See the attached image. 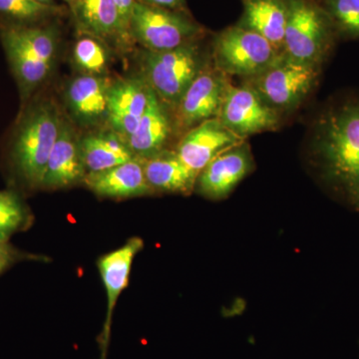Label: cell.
I'll return each instance as SVG.
<instances>
[{
    "instance_id": "7402d4cb",
    "label": "cell",
    "mask_w": 359,
    "mask_h": 359,
    "mask_svg": "<svg viewBox=\"0 0 359 359\" xmlns=\"http://www.w3.org/2000/svg\"><path fill=\"white\" fill-rule=\"evenodd\" d=\"M82 160L87 173H97L134 159L135 155L118 136L94 134L80 142Z\"/></svg>"
},
{
    "instance_id": "4dcf8cb0",
    "label": "cell",
    "mask_w": 359,
    "mask_h": 359,
    "mask_svg": "<svg viewBox=\"0 0 359 359\" xmlns=\"http://www.w3.org/2000/svg\"><path fill=\"white\" fill-rule=\"evenodd\" d=\"M65 1L70 2V4H73V2L75 1V0H65Z\"/></svg>"
},
{
    "instance_id": "ba28073f",
    "label": "cell",
    "mask_w": 359,
    "mask_h": 359,
    "mask_svg": "<svg viewBox=\"0 0 359 359\" xmlns=\"http://www.w3.org/2000/svg\"><path fill=\"white\" fill-rule=\"evenodd\" d=\"M320 73V66L304 65L283 53L275 65L250 78L249 86L276 112H287L299 107L313 91Z\"/></svg>"
},
{
    "instance_id": "30bf717a",
    "label": "cell",
    "mask_w": 359,
    "mask_h": 359,
    "mask_svg": "<svg viewBox=\"0 0 359 359\" xmlns=\"http://www.w3.org/2000/svg\"><path fill=\"white\" fill-rule=\"evenodd\" d=\"M229 85L224 73L205 66L175 107L179 128L189 131L218 117Z\"/></svg>"
},
{
    "instance_id": "9a60e30c",
    "label": "cell",
    "mask_w": 359,
    "mask_h": 359,
    "mask_svg": "<svg viewBox=\"0 0 359 359\" xmlns=\"http://www.w3.org/2000/svg\"><path fill=\"white\" fill-rule=\"evenodd\" d=\"M86 168L74 131L61 120L57 140L52 148L40 186L60 189L84 181Z\"/></svg>"
},
{
    "instance_id": "3957f363",
    "label": "cell",
    "mask_w": 359,
    "mask_h": 359,
    "mask_svg": "<svg viewBox=\"0 0 359 359\" xmlns=\"http://www.w3.org/2000/svg\"><path fill=\"white\" fill-rule=\"evenodd\" d=\"M332 18L313 0H287L283 53L304 65L320 66L334 46Z\"/></svg>"
},
{
    "instance_id": "ac0fdd59",
    "label": "cell",
    "mask_w": 359,
    "mask_h": 359,
    "mask_svg": "<svg viewBox=\"0 0 359 359\" xmlns=\"http://www.w3.org/2000/svg\"><path fill=\"white\" fill-rule=\"evenodd\" d=\"M171 133V122L164 103L152 88L145 112L136 131L127 139V146L139 159H146L162 152Z\"/></svg>"
},
{
    "instance_id": "f1b7e54d",
    "label": "cell",
    "mask_w": 359,
    "mask_h": 359,
    "mask_svg": "<svg viewBox=\"0 0 359 359\" xmlns=\"http://www.w3.org/2000/svg\"><path fill=\"white\" fill-rule=\"evenodd\" d=\"M136 1L171 9V11H183V13L186 9V0H136Z\"/></svg>"
},
{
    "instance_id": "ffe728a7",
    "label": "cell",
    "mask_w": 359,
    "mask_h": 359,
    "mask_svg": "<svg viewBox=\"0 0 359 359\" xmlns=\"http://www.w3.org/2000/svg\"><path fill=\"white\" fill-rule=\"evenodd\" d=\"M287 22V0H245L238 25L259 33L283 53Z\"/></svg>"
},
{
    "instance_id": "603a6c76",
    "label": "cell",
    "mask_w": 359,
    "mask_h": 359,
    "mask_svg": "<svg viewBox=\"0 0 359 359\" xmlns=\"http://www.w3.org/2000/svg\"><path fill=\"white\" fill-rule=\"evenodd\" d=\"M59 13L57 7L36 0H0V15L13 25H34Z\"/></svg>"
},
{
    "instance_id": "9c48e42d",
    "label": "cell",
    "mask_w": 359,
    "mask_h": 359,
    "mask_svg": "<svg viewBox=\"0 0 359 359\" xmlns=\"http://www.w3.org/2000/svg\"><path fill=\"white\" fill-rule=\"evenodd\" d=\"M218 119L226 128L247 140L252 135L273 131L280 125V116L264 102L249 85H229Z\"/></svg>"
},
{
    "instance_id": "52a82bcc",
    "label": "cell",
    "mask_w": 359,
    "mask_h": 359,
    "mask_svg": "<svg viewBox=\"0 0 359 359\" xmlns=\"http://www.w3.org/2000/svg\"><path fill=\"white\" fill-rule=\"evenodd\" d=\"M283 53L259 33L231 26L214 40L215 65L226 75L254 78L278 62Z\"/></svg>"
},
{
    "instance_id": "2e32d148",
    "label": "cell",
    "mask_w": 359,
    "mask_h": 359,
    "mask_svg": "<svg viewBox=\"0 0 359 359\" xmlns=\"http://www.w3.org/2000/svg\"><path fill=\"white\" fill-rule=\"evenodd\" d=\"M84 183L96 195L115 199L139 197L154 192L146 180L139 158L105 171L87 173Z\"/></svg>"
},
{
    "instance_id": "8992f818",
    "label": "cell",
    "mask_w": 359,
    "mask_h": 359,
    "mask_svg": "<svg viewBox=\"0 0 359 359\" xmlns=\"http://www.w3.org/2000/svg\"><path fill=\"white\" fill-rule=\"evenodd\" d=\"M204 32L183 11L135 2L130 35L149 51H168L192 43Z\"/></svg>"
},
{
    "instance_id": "cb8c5ba5",
    "label": "cell",
    "mask_w": 359,
    "mask_h": 359,
    "mask_svg": "<svg viewBox=\"0 0 359 359\" xmlns=\"http://www.w3.org/2000/svg\"><path fill=\"white\" fill-rule=\"evenodd\" d=\"M325 8L337 32L359 39V0H325Z\"/></svg>"
},
{
    "instance_id": "8fae6325",
    "label": "cell",
    "mask_w": 359,
    "mask_h": 359,
    "mask_svg": "<svg viewBox=\"0 0 359 359\" xmlns=\"http://www.w3.org/2000/svg\"><path fill=\"white\" fill-rule=\"evenodd\" d=\"M254 168L250 146L244 142L212 160L201 171L196 186L208 199H226Z\"/></svg>"
},
{
    "instance_id": "5b68a950",
    "label": "cell",
    "mask_w": 359,
    "mask_h": 359,
    "mask_svg": "<svg viewBox=\"0 0 359 359\" xmlns=\"http://www.w3.org/2000/svg\"><path fill=\"white\" fill-rule=\"evenodd\" d=\"M142 63L144 80L162 102L173 107L207 66L197 41L172 50H147Z\"/></svg>"
},
{
    "instance_id": "7c38bea8",
    "label": "cell",
    "mask_w": 359,
    "mask_h": 359,
    "mask_svg": "<svg viewBox=\"0 0 359 359\" xmlns=\"http://www.w3.org/2000/svg\"><path fill=\"white\" fill-rule=\"evenodd\" d=\"M244 142L245 139L226 128L218 118H212L189 130L180 142L176 154L199 176L212 160Z\"/></svg>"
},
{
    "instance_id": "4fadbf2b",
    "label": "cell",
    "mask_w": 359,
    "mask_h": 359,
    "mask_svg": "<svg viewBox=\"0 0 359 359\" xmlns=\"http://www.w3.org/2000/svg\"><path fill=\"white\" fill-rule=\"evenodd\" d=\"M144 243L140 238H130L128 242L119 249L101 257L98 261L99 273L102 278L107 294V314L104 323L102 334L99 339L101 358L106 359L109 346L111 325H112L113 311L123 290L129 283L132 264L135 257L143 249Z\"/></svg>"
},
{
    "instance_id": "e0dca14e",
    "label": "cell",
    "mask_w": 359,
    "mask_h": 359,
    "mask_svg": "<svg viewBox=\"0 0 359 359\" xmlns=\"http://www.w3.org/2000/svg\"><path fill=\"white\" fill-rule=\"evenodd\" d=\"M72 4L75 20L82 32L99 39H132L114 0H75Z\"/></svg>"
},
{
    "instance_id": "7a4b0ae2",
    "label": "cell",
    "mask_w": 359,
    "mask_h": 359,
    "mask_svg": "<svg viewBox=\"0 0 359 359\" xmlns=\"http://www.w3.org/2000/svg\"><path fill=\"white\" fill-rule=\"evenodd\" d=\"M1 40L26 95L48 76L57 52V32L51 26L9 25L2 28Z\"/></svg>"
},
{
    "instance_id": "4316f807",
    "label": "cell",
    "mask_w": 359,
    "mask_h": 359,
    "mask_svg": "<svg viewBox=\"0 0 359 359\" xmlns=\"http://www.w3.org/2000/svg\"><path fill=\"white\" fill-rule=\"evenodd\" d=\"M18 255L6 240L0 238V273L14 263Z\"/></svg>"
},
{
    "instance_id": "d4e9b609",
    "label": "cell",
    "mask_w": 359,
    "mask_h": 359,
    "mask_svg": "<svg viewBox=\"0 0 359 359\" xmlns=\"http://www.w3.org/2000/svg\"><path fill=\"white\" fill-rule=\"evenodd\" d=\"M74 59L81 69L91 75L103 72L107 66V52L96 37L88 34L75 44Z\"/></svg>"
},
{
    "instance_id": "44dd1931",
    "label": "cell",
    "mask_w": 359,
    "mask_h": 359,
    "mask_svg": "<svg viewBox=\"0 0 359 359\" xmlns=\"http://www.w3.org/2000/svg\"><path fill=\"white\" fill-rule=\"evenodd\" d=\"M141 160L146 180L154 191L190 193L197 183L198 174L187 167L176 153L162 151Z\"/></svg>"
},
{
    "instance_id": "6da1fadb",
    "label": "cell",
    "mask_w": 359,
    "mask_h": 359,
    "mask_svg": "<svg viewBox=\"0 0 359 359\" xmlns=\"http://www.w3.org/2000/svg\"><path fill=\"white\" fill-rule=\"evenodd\" d=\"M311 159L321 182L359 212V99H346L318 118Z\"/></svg>"
},
{
    "instance_id": "83f0119b",
    "label": "cell",
    "mask_w": 359,
    "mask_h": 359,
    "mask_svg": "<svg viewBox=\"0 0 359 359\" xmlns=\"http://www.w3.org/2000/svg\"><path fill=\"white\" fill-rule=\"evenodd\" d=\"M114 2L118 11H119L120 15H121L124 25L126 26L130 32V21H131L136 0H114Z\"/></svg>"
},
{
    "instance_id": "277c9868",
    "label": "cell",
    "mask_w": 359,
    "mask_h": 359,
    "mask_svg": "<svg viewBox=\"0 0 359 359\" xmlns=\"http://www.w3.org/2000/svg\"><path fill=\"white\" fill-rule=\"evenodd\" d=\"M61 118L55 106L41 103L21 123L13 146V161L30 186H40L52 148L57 140Z\"/></svg>"
},
{
    "instance_id": "d6986e66",
    "label": "cell",
    "mask_w": 359,
    "mask_h": 359,
    "mask_svg": "<svg viewBox=\"0 0 359 359\" xmlns=\"http://www.w3.org/2000/svg\"><path fill=\"white\" fill-rule=\"evenodd\" d=\"M111 83L95 75L75 78L67 89L71 112L84 124H95L108 116Z\"/></svg>"
},
{
    "instance_id": "5bb4252c",
    "label": "cell",
    "mask_w": 359,
    "mask_h": 359,
    "mask_svg": "<svg viewBox=\"0 0 359 359\" xmlns=\"http://www.w3.org/2000/svg\"><path fill=\"white\" fill-rule=\"evenodd\" d=\"M150 89L144 79H123L111 84L107 118L116 133L126 140L145 112Z\"/></svg>"
},
{
    "instance_id": "484cf974",
    "label": "cell",
    "mask_w": 359,
    "mask_h": 359,
    "mask_svg": "<svg viewBox=\"0 0 359 359\" xmlns=\"http://www.w3.org/2000/svg\"><path fill=\"white\" fill-rule=\"evenodd\" d=\"M27 214L22 202L14 193L0 191V238L8 240L22 228Z\"/></svg>"
},
{
    "instance_id": "f546056e",
    "label": "cell",
    "mask_w": 359,
    "mask_h": 359,
    "mask_svg": "<svg viewBox=\"0 0 359 359\" xmlns=\"http://www.w3.org/2000/svg\"><path fill=\"white\" fill-rule=\"evenodd\" d=\"M36 1L41 2V4H49L51 0H36Z\"/></svg>"
}]
</instances>
